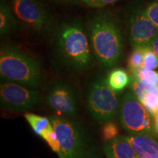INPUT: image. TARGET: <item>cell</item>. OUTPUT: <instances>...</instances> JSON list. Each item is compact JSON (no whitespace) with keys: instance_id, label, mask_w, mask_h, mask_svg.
Instances as JSON below:
<instances>
[{"instance_id":"cell-1","label":"cell","mask_w":158,"mask_h":158,"mask_svg":"<svg viewBox=\"0 0 158 158\" xmlns=\"http://www.w3.org/2000/svg\"><path fill=\"white\" fill-rule=\"evenodd\" d=\"M59 142V158H102L98 141L76 117L49 116Z\"/></svg>"},{"instance_id":"cell-2","label":"cell","mask_w":158,"mask_h":158,"mask_svg":"<svg viewBox=\"0 0 158 158\" xmlns=\"http://www.w3.org/2000/svg\"><path fill=\"white\" fill-rule=\"evenodd\" d=\"M89 30L98 62L106 68L116 64L122 53L123 38L114 18L105 13L96 15L89 23Z\"/></svg>"},{"instance_id":"cell-3","label":"cell","mask_w":158,"mask_h":158,"mask_svg":"<svg viewBox=\"0 0 158 158\" xmlns=\"http://www.w3.org/2000/svg\"><path fill=\"white\" fill-rule=\"evenodd\" d=\"M0 74L7 81L32 89L40 87L44 77L39 61L11 45L1 47Z\"/></svg>"},{"instance_id":"cell-4","label":"cell","mask_w":158,"mask_h":158,"mask_svg":"<svg viewBox=\"0 0 158 158\" xmlns=\"http://www.w3.org/2000/svg\"><path fill=\"white\" fill-rule=\"evenodd\" d=\"M57 45L62 62L71 70H84L92 62L87 37L78 23L61 26L57 33Z\"/></svg>"},{"instance_id":"cell-5","label":"cell","mask_w":158,"mask_h":158,"mask_svg":"<svg viewBox=\"0 0 158 158\" xmlns=\"http://www.w3.org/2000/svg\"><path fill=\"white\" fill-rule=\"evenodd\" d=\"M86 104L92 118L97 122L112 121L119 114L120 106L116 91L110 87L107 79L98 78L89 89Z\"/></svg>"},{"instance_id":"cell-6","label":"cell","mask_w":158,"mask_h":158,"mask_svg":"<svg viewBox=\"0 0 158 158\" xmlns=\"http://www.w3.org/2000/svg\"><path fill=\"white\" fill-rule=\"evenodd\" d=\"M122 125L132 134L149 133L152 127L148 110L133 92H127L122 99L119 110Z\"/></svg>"},{"instance_id":"cell-7","label":"cell","mask_w":158,"mask_h":158,"mask_svg":"<svg viewBox=\"0 0 158 158\" xmlns=\"http://www.w3.org/2000/svg\"><path fill=\"white\" fill-rule=\"evenodd\" d=\"M42 101V95L36 89L7 81L1 82L0 102L2 107L13 111H27Z\"/></svg>"},{"instance_id":"cell-8","label":"cell","mask_w":158,"mask_h":158,"mask_svg":"<svg viewBox=\"0 0 158 158\" xmlns=\"http://www.w3.org/2000/svg\"><path fill=\"white\" fill-rule=\"evenodd\" d=\"M9 5L19 23L38 32L51 29L50 15L38 0H10Z\"/></svg>"},{"instance_id":"cell-9","label":"cell","mask_w":158,"mask_h":158,"mask_svg":"<svg viewBox=\"0 0 158 158\" xmlns=\"http://www.w3.org/2000/svg\"><path fill=\"white\" fill-rule=\"evenodd\" d=\"M45 102L57 116L76 117L79 101L74 89L68 83L55 81L48 89Z\"/></svg>"},{"instance_id":"cell-10","label":"cell","mask_w":158,"mask_h":158,"mask_svg":"<svg viewBox=\"0 0 158 158\" xmlns=\"http://www.w3.org/2000/svg\"><path fill=\"white\" fill-rule=\"evenodd\" d=\"M158 33V28L144 13V11L134 12L129 20V40L134 48L148 47Z\"/></svg>"},{"instance_id":"cell-11","label":"cell","mask_w":158,"mask_h":158,"mask_svg":"<svg viewBox=\"0 0 158 158\" xmlns=\"http://www.w3.org/2000/svg\"><path fill=\"white\" fill-rule=\"evenodd\" d=\"M140 158H158V141L145 134L126 136Z\"/></svg>"},{"instance_id":"cell-12","label":"cell","mask_w":158,"mask_h":158,"mask_svg":"<svg viewBox=\"0 0 158 158\" xmlns=\"http://www.w3.org/2000/svg\"><path fill=\"white\" fill-rule=\"evenodd\" d=\"M105 146L116 158H140L126 136L117 137Z\"/></svg>"},{"instance_id":"cell-13","label":"cell","mask_w":158,"mask_h":158,"mask_svg":"<svg viewBox=\"0 0 158 158\" xmlns=\"http://www.w3.org/2000/svg\"><path fill=\"white\" fill-rule=\"evenodd\" d=\"M24 117L35 133L42 137L45 141H46L51 134L54 131L49 117L39 116L32 113L25 114Z\"/></svg>"},{"instance_id":"cell-14","label":"cell","mask_w":158,"mask_h":158,"mask_svg":"<svg viewBox=\"0 0 158 158\" xmlns=\"http://www.w3.org/2000/svg\"><path fill=\"white\" fill-rule=\"evenodd\" d=\"M19 23L8 3L5 0H0V35L4 36L11 34Z\"/></svg>"},{"instance_id":"cell-15","label":"cell","mask_w":158,"mask_h":158,"mask_svg":"<svg viewBox=\"0 0 158 158\" xmlns=\"http://www.w3.org/2000/svg\"><path fill=\"white\" fill-rule=\"evenodd\" d=\"M110 87L116 92L123 90L130 82V78L127 71L122 68H116L110 71L107 78Z\"/></svg>"},{"instance_id":"cell-16","label":"cell","mask_w":158,"mask_h":158,"mask_svg":"<svg viewBox=\"0 0 158 158\" xmlns=\"http://www.w3.org/2000/svg\"><path fill=\"white\" fill-rule=\"evenodd\" d=\"M130 88L132 90V92L141 102H143L144 98L148 93L151 92H158L157 86L148 84L133 76L130 78Z\"/></svg>"},{"instance_id":"cell-17","label":"cell","mask_w":158,"mask_h":158,"mask_svg":"<svg viewBox=\"0 0 158 158\" xmlns=\"http://www.w3.org/2000/svg\"><path fill=\"white\" fill-rule=\"evenodd\" d=\"M146 48H142V47L134 48L128 57L127 67L132 74L135 73L136 72L142 69Z\"/></svg>"},{"instance_id":"cell-18","label":"cell","mask_w":158,"mask_h":158,"mask_svg":"<svg viewBox=\"0 0 158 158\" xmlns=\"http://www.w3.org/2000/svg\"><path fill=\"white\" fill-rule=\"evenodd\" d=\"M132 76L148 84L156 85L158 86V72L157 71L141 69L135 73L132 74Z\"/></svg>"},{"instance_id":"cell-19","label":"cell","mask_w":158,"mask_h":158,"mask_svg":"<svg viewBox=\"0 0 158 158\" xmlns=\"http://www.w3.org/2000/svg\"><path fill=\"white\" fill-rule=\"evenodd\" d=\"M118 128L112 121L105 122L102 127V137L104 141L109 142L117 138Z\"/></svg>"},{"instance_id":"cell-20","label":"cell","mask_w":158,"mask_h":158,"mask_svg":"<svg viewBox=\"0 0 158 158\" xmlns=\"http://www.w3.org/2000/svg\"><path fill=\"white\" fill-rule=\"evenodd\" d=\"M142 103L149 113L155 116L158 113V92H151L148 93Z\"/></svg>"},{"instance_id":"cell-21","label":"cell","mask_w":158,"mask_h":158,"mask_svg":"<svg viewBox=\"0 0 158 158\" xmlns=\"http://www.w3.org/2000/svg\"><path fill=\"white\" fill-rule=\"evenodd\" d=\"M158 68V57L154 54L151 49L147 47L144 54V59L142 69L154 70Z\"/></svg>"},{"instance_id":"cell-22","label":"cell","mask_w":158,"mask_h":158,"mask_svg":"<svg viewBox=\"0 0 158 158\" xmlns=\"http://www.w3.org/2000/svg\"><path fill=\"white\" fill-rule=\"evenodd\" d=\"M143 11L148 19L158 28V0L149 4Z\"/></svg>"},{"instance_id":"cell-23","label":"cell","mask_w":158,"mask_h":158,"mask_svg":"<svg viewBox=\"0 0 158 158\" xmlns=\"http://www.w3.org/2000/svg\"><path fill=\"white\" fill-rule=\"evenodd\" d=\"M91 7H102L120 0H81Z\"/></svg>"},{"instance_id":"cell-24","label":"cell","mask_w":158,"mask_h":158,"mask_svg":"<svg viewBox=\"0 0 158 158\" xmlns=\"http://www.w3.org/2000/svg\"><path fill=\"white\" fill-rule=\"evenodd\" d=\"M148 48L151 49L154 54L158 57V33L155 37V38L153 39V40L152 41V43H150V45L148 46Z\"/></svg>"},{"instance_id":"cell-25","label":"cell","mask_w":158,"mask_h":158,"mask_svg":"<svg viewBox=\"0 0 158 158\" xmlns=\"http://www.w3.org/2000/svg\"><path fill=\"white\" fill-rule=\"evenodd\" d=\"M53 1L62 5H68V4H78L81 0H53Z\"/></svg>"},{"instance_id":"cell-26","label":"cell","mask_w":158,"mask_h":158,"mask_svg":"<svg viewBox=\"0 0 158 158\" xmlns=\"http://www.w3.org/2000/svg\"><path fill=\"white\" fill-rule=\"evenodd\" d=\"M103 151L105 152V155H106V157H107V158H116V157H114V156L112 155V153L110 152V150L108 149V148L106 147L105 145H104V147H103Z\"/></svg>"},{"instance_id":"cell-27","label":"cell","mask_w":158,"mask_h":158,"mask_svg":"<svg viewBox=\"0 0 158 158\" xmlns=\"http://www.w3.org/2000/svg\"><path fill=\"white\" fill-rule=\"evenodd\" d=\"M155 131L158 133V113L155 116Z\"/></svg>"}]
</instances>
